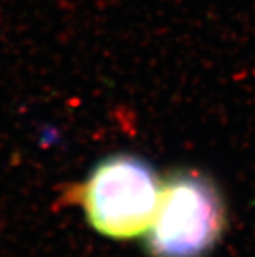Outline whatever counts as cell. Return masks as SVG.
<instances>
[{"label": "cell", "mask_w": 255, "mask_h": 257, "mask_svg": "<svg viewBox=\"0 0 255 257\" xmlns=\"http://www.w3.org/2000/svg\"><path fill=\"white\" fill-rule=\"evenodd\" d=\"M160 193L161 180L149 163L122 153L100 160L79 185L76 197L92 228L123 240L146 234Z\"/></svg>", "instance_id": "1"}, {"label": "cell", "mask_w": 255, "mask_h": 257, "mask_svg": "<svg viewBox=\"0 0 255 257\" xmlns=\"http://www.w3.org/2000/svg\"><path fill=\"white\" fill-rule=\"evenodd\" d=\"M226 213L215 185L197 171L161 180L155 217L146 231L152 257H203L223 234Z\"/></svg>", "instance_id": "2"}]
</instances>
